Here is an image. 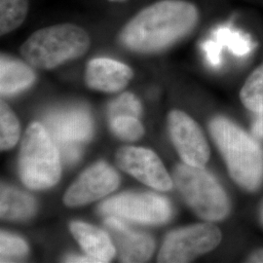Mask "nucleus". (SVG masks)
<instances>
[{"label": "nucleus", "mask_w": 263, "mask_h": 263, "mask_svg": "<svg viewBox=\"0 0 263 263\" xmlns=\"http://www.w3.org/2000/svg\"><path fill=\"white\" fill-rule=\"evenodd\" d=\"M250 262H263V251H257L252 254L249 258Z\"/></svg>", "instance_id": "nucleus-27"}, {"label": "nucleus", "mask_w": 263, "mask_h": 263, "mask_svg": "<svg viewBox=\"0 0 263 263\" xmlns=\"http://www.w3.org/2000/svg\"><path fill=\"white\" fill-rule=\"evenodd\" d=\"M69 229L86 254L96 262H108L116 254L112 240L104 230L80 221L71 222Z\"/></svg>", "instance_id": "nucleus-14"}, {"label": "nucleus", "mask_w": 263, "mask_h": 263, "mask_svg": "<svg viewBox=\"0 0 263 263\" xmlns=\"http://www.w3.org/2000/svg\"><path fill=\"white\" fill-rule=\"evenodd\" d=\"M141 112V104L139 99L132 93H124L115 99L108 107L109 118L117 116L138 117Z\"/></svg>", "instance_id": "nucleus-23"}, {"label": "nucleus", "mask_w": 263, "mask_h": 263, "mask_svg": "<svg viewBox=\"0 0 263 263\" xmlns=\"http://www.w3.org/2000/svg\"><path fill=\"white\" fill-rule=\"evenodd\" d=\"M36 204L32 196L17 188L1 185L0 216L6 220H26L34 215Z\"/></svg>", "instance_id": "nucleus-16"}, {"label": "nucleus", "mask_w": 263, "mask_h": 263, "mask_svg": "<svg viewBox=\"0 0 263 263\" xmlns=\"http://www.w3.org/2000/svg\"><path fill=\"white\" fill-rule=\"evenodd\" d=\"M222 48L223 46L215 38L207 40L202 44V49L205 52L208 63L211 66L217 67L221 65V63H222V58H221Z\"/></svg>", "instance_id": "nucleus-24"}, {"label": "nucleus", "mask_w": 263, "mask_h": 263, "mask_svg": "<svg viewBox=\"0 0 263 263\" xmlns=\"http://www.w3.org/2000/svg\"><path fill=\"white\" fill-rule=\"evenodd\" d=\"M66 262H79V263H84V262H90L93 263L96 262L94 259L92 258V257H90V256H69V257H67L66 259Z\"/></svg>", "instance_id": "nucleus-26"}, {"label": "nucleus", "mask_w": 263, "mask_h": 263, "mask_svg": "<svg viewBox=\"0 0 263 263\" xmlns=\"http://www.w3.org/2000/svg\"><path fill=\"white\" fill-rule=\"evenodd\" d=\"M36 76L33 69L19 60L1 56L0 61V92L11 96L22 92L34 83Z\"/></svg>", "instance_id": "nucleus-15"}, {"label": "nucleus", "mask_w": 263, "mask_h": 263, "mask_svg": "<svg viewBox=\"0 0 263 263\" xmlns=\"http://www.w3.org/2000/svg\"><path fill=\"white\" fill-rule=\"evenodd\" d=\"M44 127L68 163L79 159L82 144L90 140L93 133L91 116L81 107L48 113L44 119Z\"/></svg>", "instance_id": "nucleus-6"}, {"label": "nucleus", "mask_w": 263, "mask_h": 263, "mask_svg": "<svg viewBox=\"0 0 263 263\" xmlns=\"http://www.w3.org/2000/svg\"><path fill=\"white\" fill-rule=\"evenodd\" d=\"M221 233L211 223L188 226L170 233L158 254V262H189L216 249Z\"/></svg>", "instance_id": "nucleus-7"}, {"label": "nucleus", "mask_w": 263, "mask_h": 263, "mask_svg": "<svg viewBox=\"0 0 263 263\" xmlns=\"http://www.w3.org/2000/svg\"><path fill=\"white\" fill-rule=\"evenodd\" d=\"M240 98L248 109L256 113L263 111V64L249 76Z\"/></svg>", "instance_id": "nucleus-19"}, {"label": "nucleus", "mask_w": 263, "mask_h": 263, "mask_svg": "<svg viewBox=\"0 0 263 263\" xmlns=\"http://www.w3.org/2000/svg\"><path fill=\"white\" fill-rule=\"evenodd\" d=\"M28 12V0H0V33L12 32L25 22Z\"/></svg>", "instance_id": "nucleus-17"}, {"label": "nucleus", "mask_w": 263, "mask_h": 263, "mask_svg": "<svg viewBox=\"0 0 263 263\" xmlns=\"http://www.w3.org/2000/svg\"><path fill=\"white\" fill-rule=\"evenodd\" d=\"M262 220H263V210H262Z\"/></svg>", "instance_id": "nucleus-29"}, {"label": "nucleus", "mask_w": 263, "mask_h": 263, "mask_svg": "<svg viewBox=\"0 0 263 263\" xmlns=\"http://www.w3.org/2000/svg\"><path fill=\"white\" fill-rule=\"evenodd\" d=\"M116 163L120 169L142 183L167 191L173 187V179L155 152L135 146H125L117 151Z\"/></svg>", "instance_id": "nucleus-9"}, {"label": "nucleus", "mask_w": 263, "mask_h": 263, "mask_svg": "<svg viewBox=\"0 0 263 263\" xmlns=\"http://www.w3.org/2000/svg\"><path fill=\"white\" fill-rule=\"evenodd\" d=\"M257 114L258 115L253 124V133L256 137L263 138V111Z\"/></svg>", "instance_id": "nucleus-25"}, {"label": "nucleus", "mask_w": 263, "mask_h": 263, "mask_svg": "<svg viewBox=\"0 0 263 263\" xmlns=\"http://www.w3.org/2000/svg\"><path fill=\"white\" fill-rule=\"evenodd\" d=\"M113 134L123 141H135L141 139L144 133L141 121L134 116H117L110 118Z\"/></svg>", "instance_id": "nucleus-21"}, {"label": "nucleus", "mask_w": 263, "mask_h": 263, "mask_svg": "<svg viewBox=\"0 0 263 263\" xmlns=\"http://www.w3.org/2000/svg\"><path fill=\"white\" fill-rule=\"evenodd\" d=\"M170 135L182 161L194 167H204L210 157V147L197 123L186 113H170Z\"/></svg>", "instance_id": "nucleus-10"}, {"label": "nucleus", "mask_w": 263, "mask_h": 263, "mask_svg": "<svg viewBox=\"0 0 263 263\" xmlns=\"http://www.w3.org/2000/svg\"><path fill=\"white\" fill-rule=\"evenodd\" d=\"M20 124L15 113L9 105L1 102L0 104V147L1 151H8L14 147L19 141Z\"/></svg>", "instance_id": "nucleus-20"}, {"label": "nucleus", "mask_w": 263, "mask_h": 263, "mask_svg": "<svg viewBox=\"0 0 263 263\" xmlns=\"http://www.w3.org/2000/svg\"><path fill=\"white\" fill-rule=\"evenodd\" d=\"M214 37L223 47L228 48L235 56H247L254 47L252 39L248 34L230 27L216 28L214 31Z\"/></svg>", "instance_id": "nucleus-18"}, {"label": "nucleus", "mask_w": 263, "mask_h": 263, "mask_svg": "<svg viewBox=\"0 0 263 263\" xmlns=\"http://www.w3.org/2000/svg\"><path fill=\"white\" fill-rule=\"evenodd\" d=\"M174 180L185 202L198 216L215 221L229 213V201L224 190L204 167L179 165Z\"/></svg>", "instance_id": "nucleus-5"}, {"label": "nucleus", "mask_w": 263, "mask_h": 263, "mask_svg": "<svg viewBox=\"0 0 263 263\" xmlns=\"http://www.w3.org/2000/svg\"><path fill=\"white\" fill-rule=\"evenodd\" d=\"M27 243L17 236L11 235L6 232L0 234V261L14 262L24 258L28 254Z\"/></svg>", "instance_id": "nucleus-22"}, {"label": "nucleus", "mask_w": 263, "mask_h": 263, "mask_svg": "<svg viewBox=\"0 0 263 263\" xmlns=\"http://www.w3.org/2000/svg\"><path fill=\"white\" fill-rule=\"evenodd\" d=\"M119 185V177L105 163H97L84 171L68 188L64 202L68 207L84 206L113 192Z\"/></svg>", "instance_id": "nucleus-11"}, {"label": "nucleus", "mask_w": 263, "mask_h": 263, "mask_svg": "<svg viewBox=\"0 0 263 263\" xmlns=\"http://www.w3.org/2000/svg\"><path fill=\"white\" fill-rule=\"evenodd\" d=\"M210 130L236 182L248 190L258 187L263 179V151L259 144L226 118L214 119Z\"/></svg>", "instance_id": "nucleus-2"}, {"label": "nucleus", "mask_w": 263, "mask_h": 263, "mask_svg": "<svg viewBox=\"0 0 263 263\" xmlns=\"http://www.w3.org/2000/svg\"><path fill=\"white\" fill-rule=\"evenodd\" d=\"M108 1H110V2H124L126 0H108Z\"/></svg>", "instance_id": "nucleus-28"}, {"label": "nucleus", "mask_w": 263, "mask_h": 263, "mask_svg": "<svg viewBox=\"0 0 263 263\" xmlns=\"http://www.w3.org/2000/svg\"><path fill=\"white\" fill-rule=\"evenodd\" d=\"M134 76L130 66L108 58L91 60L85 71V81L89 88L114 93L124 89Z\"/></svg>", "instance_id": "nucleus-13"}, {"label": "nucleus", "mask_w": 263, "mask_h": 263, "mask_svg": "<svg viewBox=\"0 0 263 263\" xmlns=\"http://www.w3.org/2000/svg\"><path fill=\"white\" fill-rule=\"evenodd\" d=\"M104 224L123 262H144L151 258L155 247L151 236L132 230L115 216H108Z\"/></svg>", "instance_id": "nucleus-12"}, {"label": "nucleus", "mask_w": 263, "mask_h": 263, "mask_svg": "<svg viewBox=\"0 0 263 263\" xmlns=\"http://www.w3.org/2000/svg\"><path fill=\"white\" fill-rule=\"evenodd\" d=\"M91 44L84 28L74 24H60L33 32L21 47L28 65L52 69L67 61L83 56Z\"/></svg>", "instance_id": "nucleus-3"}, {"label": "nucleus", "mask_w": 263, "mask_h": 263, "mask_svg": "<svg viewBox=\"0 0 263 263\" xmlns=\"http://www.w3.org/2000/svg\"><path fill=\"white\" fill-rule=\"evenodd\" d=\"M199 12L184 0L157 1L134 16L121 29L124 47L141 54H151L174 45L197 26Z\"/></svg>", "instance_id": "nucleus-1"}, {"label": "nucleus", "mask_w": 263, "mask_h": 263, "mask_svg": "<svg viewBox=\"0 0 263 263\" xmlns=\"http://www.w3.org/2000/svg\"><path fill=\"white\" fill-rule=\"evenodd\" d=\"M55 141L44 125H29L22 141L19 155V174L26 186L46 189L61 178V155Z\"/></svg>", "instance_id": "nucleus-4"}, {"label": "nucleus", "mask_w": 263, "mask_h": 263, "mask_svg": "<svg viewBox=\"0 0 263 263\" xmlns=\"http://www.w3.org/2000/svg\"><path fill=\"white\" fill-rule=\"evenodd\" d=\"M100 212L142 224H161L168 221L172 208L166 198L153 193H124L104 201Z\"/></svg>", "instance_id": "nucleus-8"}]
</instances>
